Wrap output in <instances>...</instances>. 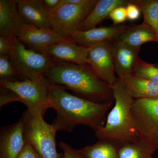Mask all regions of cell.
I'll return each mask as SVG.
<instances>
[{
	"label": "cell",
	"mask_w": 158,
	"mask_h": 158,
	"mask_svg": "<svg viewBox=\"0 0 158 158\" xmlns=\"http://www.w3.org/2000/svg\"><path fill=\"white\" fill-rule=\"evenodd\" d=\"M63 86L50 82L48 95L51 108L56 117L52 124L57 131L71 132L76 127L85 125L94 131L103 126L105 114L113 101L98 103L69 93Z\"/></svg>",
	"instance_id": "obj_1"
},
{
	"label": "cell",
	"mask_w": 158,
	"mask_h": 158,
	"mask_svg": "<svg viewBox=\"0 0 158 158\" xmlns=\"http://www.w3.org/2000/svg\"><path fill=\"white\" fill-rule=\"evenodd\" d=\"M50 82L63 86L77 96L98 103L113 101V90L99 78L88 65L54 62L46 73Z\"/></svg>",
	"instance_id": "obj_2"
},
{
	"label": "cell",
	"mask_w": 158,
	"mask_h": 158,
	"mask_svg": "<svg viewBox=\"0 0 158 158\" xmlns=\"http://www.w3.org/2000/svg\"><path fill=\"white\" fill-rule=\"evenodd\" d=\"M111 88L115 105L108 116L106 125L95 132L99 140L113 142L119 146L141 142L133 124L131 108L134 99L127 93L121 79L117 78Z\"/></svg>",
	"instance_id": "obj_3"
},
{
	"label": "cell",
	"mask_w": 158,
	"mask_h": 158,
	"mask_svg": "<svg viewBox=\"0 0 158 158\" xmlns=\"http://www.w3.org/2000/svg\"><path fill=\"white\" fill-rule=\"evenodd\" d=\"M49 83L45 77L15 82L0 81V107L11 102H20L31 113L44 115L51 108Z\"/></svg>",
	"instance_id": "obj_4"
},
{
	"label": "cell",
	"mask_w": 158,
	"mask_h": 158,
	"mask_svg": "<svg viewBox=\"0 0 158 158\" xmlns=\"http://www.w3.org/2000/svg\"><path fill=\"white\" fill-rule=\"evenodd\" d=\"M42 114L32 113L27 109L20 119L26 140L42 158H63V153L56 149L58 131L52 124L47 123Z\"/></svg>",
	"instance_id": "obj_5"
},
{
	"label": "cell",
	"mask_w": 158,
	"mask_h": 158,
	"mask_svg": "<svg viewBox=\"0 0 158 158\" xmlns=\"http://www.w3.org/2000/svg\"><path fill=\"white\" fill-rule=\"evenodd\" d=\"M131 113L136 135L154 153L158 149V98L134 99Z\"/></svg>",
	"instance_id": "obj_6"
},
{
	"label": "cell",
	"mask_w": 158,
	"mask_h": 158,
	"mask_svg": "<svg viewBox=\"0 0 158 158\" xmlns=\"http://www.w3.org/2000/svg\"><path fill=\"white\" fill-rule=\"evenodd\" d=\"M11 44L10 59L24 80H36L45 77L54 62L47 55L27 48L16 36L9 38Z\"/></svg>",
	"instance_id": "obj_7"
},
{
	"label": "cell",
	"mask_w": 158,
	"mask_h": 158,
	"mask_svg": "<svg viewBox=\"0 0 158 158\" xmlns=\"http://www.w3.org/2000/svg\"><path fill=\"white\" fill-rule=\"evenodd\" d=\"M97 2L98 0H86L77 5L63 3L49 11L51 29L63 38H69L77 31Z\"/></svg>",
	"instance_id": "obj_8"
},
{
	"label": "cell",
	"mask_w": 158,
	"mask_h": 158,
	"mask_svg": "<svg viewBox=\"0 0 158 158\" xmlns=\"http://www.w3.org/2000/svg\"><path fill=\"white\" fill-rule=\"evenodd\" d=\"M111 41L99 43L88 47L87 65L99 78L111 87L117 77L112 52Z\"/></svg>",
	"instance_id": "obj_9"
},
{
	"label": "cell",
	"mask_w": 158,
	"mask_h": 158,
	"mask_svg": "<svg viewBox=\"0 0 158 158\" xmlns=\"http://www.w3.org/2000/svg\"><path fill=\"white\" fill-rule=\"evenodd\" d=\"M17 37L29 48L45 54L50 46L66 39L51 29L40 28L27 23L23 25Z\"/></svg>",
	"instance_id": "obj_10"
},
{
	"label": "cell",
	"mask_w": 158,
	"mask_h": 158,
	"mask_svg": "<svg viewBox=\"0 0 158 158\" xmlns=\"http://www.w3.org/2000/svg\"><path fill=\"white\" fill-rule=\"evenodd\" d=\"M88 48L66 38L50 46L46 51L54 62H65L87 65Z\"/></svg>",
	"instance_id": "obj_11"
},
{
	"label": "cell",
	"mask_w": 158,
	"mask_h": 158,
	"mask_svg": "<svg viewBox=\"0 0 158 158\" xmlns=\"http://www.w3.org/2000/svg\"><path fill=\"white\" fill-rule=\"evenodd\" d=\"M26 140L20 119L0 130V158H17Z\"/></svg>",
	"instance_id": "obj_12"
},
{
	"label": "cell",
	"mask_w": 158,
	"mask_h": 158,
	"mask_svg": "<svg viewBox=\"0 0 158 158\" xmlns=\"http://www.w3.org/2000/svg\"><path fill=\"white\" fill-rule=\"evenodd\" d=\"M113 55L116 73L118 77L133 74V70L139 57L141 48L128 45L121 40L111 41Z\"/></svg>",
	"instance_id": "obj_13"
},
{
	"label": "cell",
	"mask_w": 158,
	"mask_h": 158,
	"mask_svg": "<svg viewBox=\"0 0 158 158\" xmlns=\"http://www.w3.org/2000/svg\"><path fill=\"white\" fill-rule=\"evenodd\" d=\"M127 27L124 25H113L94 28L87 31H77L69 38L79 45L88 48L96 44L116 39Z\"/></svg>",
	"instance_id": "obj_14"
},
{
	"label": "cell",
	"mask_w": 158,
	"mask_h": 158,
	"mask_svg": "<svg viewBox=\"0 0 158 158\" xmlns=\"http://www.w3.org/2000/svg\"><path fill=\"white\" fill-rule=\"evenodd\" d=\"M18 0H0V36L17 37L26 23L20 14Z\"/></svg>",
	"instance_id": "obj_15"
},
{
	"label": "cell",
	"mask_w": 158,
	"mask_h": 158,
	"mask_svg": "<svg viewBox=\"0 0 158 158\" xmlns=\"http://www.w3.org/2000/svg\"><path fill=\"white\" fill-rule=\"evenodd\" d=\"M18 7L26 23L40 28L51 29L49 11L43 0H18Z\"/></svg>",
	"instance_id": "obj_16"
},
{
	"label": "cell",
	"mask_w": 158,
	"mask_h": 158,
	"mask_svg": "<svg viewBox=\"0 0 158 158\" xmlns=\"http://www.w3.org/2000/svg\"><path fill=\"white\" fill-rule=\"evenodd\" d=\"M120 79L127 93L135 99L158 98V83L134 75L126 76Z\"/></svg>",
	"instance_id": "obj_17"
},
{
	"label": "cell",
	"mask_w": 158,
	"mask_h": 158,
	"mask_svg": "<svg viewBox=\"0 0 158 158\" xmlns=\"http://www.w3.org/2000/svg\"><path fill=\"white\" fill-rule=\"evenodd\" d=\"M129 2L126 0L98 1L88 17L79 26L77 31H87L96 27L97 25L109 16L113 9L120 6H127Z\"/></svg>",
	"instance_id": "obj_18"
},
{
	"label": "cell",
	"mask_w": 158,
	"mask_h": 158,
	"mask_svg": "<svg viewBox=\"0 0 158 158\" xmlns=\"http://www.w3.org/2000/svg\"><path fill=\"white\" fill-rule=\"evenodd\" d=\"M116 39L137 48H141L142 44L147 42H158L156 32L144 22L141 24L127 26L124 32Z\"/></svg>",
	"instance_id": "obj_19"
},
{
	"label": "cell",
	"mask_w": 158,
	"mask_h": 158,
	"mask_svg": "<svg viewBox=\"0 0 158 158\" xmlns=\"http://www.w3.org/2000/svg\"><path fill=\"white\" fill-rule=\"evenodd\" d=\"M119 147L113 142L98 140L94 144L79 150L85 158H119Z\"/></svg>",
	"instance_id": "obj_20"
},
{
	"label": "cell",
	"mask_w": 158,
	"mask_h": 158,
	"mask_svg": "<svg viewBox=\"0 0 158 158\" xmlns=\"http://www.w3.org/2000/svg\"><path fill=\"white\" fill-rule=\"evenodd\" d=\"M139 7L142 12L144 22L153 29L158 31V0L131 1Z\"/></svg>",
	"instance_id": "obj_21"
},
{
	"label": "cell",
	"mask_w": 158,
	"mask_h": 158,
	"mask_svg": "<svg viewBox=\"0 0 158 158\" xmlns=\"http://www.w3.org/2000/svg\"><path fill=\"white\" fill-rule=\"evenodd\" d=\"M154 153L141 142L123 144L118 149L119 158H152Z\"/></svg>",
	"instance_id": "obj_22"
},
{
	"label": "cell",
	"mask_w": 158,
	"mask_h": 158,
	"mask_svg": "<svg viewBox=\"0 0 158 158\" xmlns=\"http://www.w3.org/2000/svg\"><path fill=\"white\" fill-rule=\"evenodd\" d=\"M11 62L10 56H0V81H24Z\"/></svg>",
	"instance_id": "obj_23"
},
{
	"label": "cell",
	"mask_w": 158,
	"mask_h": 158,
	"mask_svg": "<svg viewBox=\"0 0 158 158\" xmlns=\"http://www.w3.org/2000/svg\"><path fill=\"white\" fill-rule=\"evenodd\" d=\"M133 75L158 84V67L154 64L144 62L140 58L134 67Z\"/></svg>",
	"instance_id": "obj_24"
},
{
	"label": "cell",
	"mask_w": 158,
	"mask_h": 158,
	"mask_svg": "<svg viewBox=\"0 0 158 158\" xmlns=\"http://www.w3.org/2000/svg\"><path fill=\"white\" fill-rule=\"evenodd\" d=\"M109 16L113 20L114 25H118L124 23L127 19L125 6H120L113 9Z\"/></svg>",
	"instance_id": "obj_25"
},
{
	"label": "cell",
	"mask_w": 158,
	"mask_h": 158,
	"mask_svg": "<svg viewBox=\"0 0 158 158\" xmlns=\"http://www.w3.org/2000/svg\"><path fill=\"white\" fill-rule=\"evenodd\" d=\"M59 147L63 151V158H85L80 150L75 149L64 141L59 142Z\"/></svg>",
	"instance_id": "obj_26"
},
{
	"label": "cell",
	"mask_w": 158,
	"mask_h": 158,
	"mask_svg": "<svg viewBox=\"0 0 158 158\" xmlns=\"http://www.w3.org/2000/svg\"><path fill=\"white\" fill-rule=\"evenodd\" d=\"M126 8L127 19L134 21L138 19L140 17L141 11L137 5L130 1L129 3L127 5Z\"/></svg>",
	"instance_id": "obj_27"
},
{
	"label": "cell",
	"mask_w": 158,
	"mask_h": 158,
	"mask_svg": "<svg viewBox=\"0 0 158 158\" xmlns=\"http://www.w3.org/2000/svg\"><path fill=\"white\" fill-rule=\"evenodd\" d=\"M17 158H42L31 144L27 141Z\"/></svg>",
	"instance_id": "obj_28"
},
{
	"label": "cell",
	"mask_w": 158,
	"mask_h": 158,
	"mask_svg": "<svg viewBox=\"0 0 158 158\" xmlns=\"http://www.w3.org/2000/svg\"><path fill=\"white\" fill-rule=\"evenodd\" d=\"M11 44L8 37L0 36V56H10Z\"/></svg>",
	"instance_id": "obj_29"
},
{
	"label": "cell",
	"mask_w": 158,
	"mask_h": 158,
	"mask_svg": "<svg viewBox=\"0 0 158 158\" xmlns=\"http://www.w3.org/2000/svg\"><path fill=\"white\" fill-rule=\"evenodd\" d=\"M44 6L48 11L56 9L64 3V0H43Z\"/></svg>",
	"instance_id": "obj_30"
},
{
	"label": "cell",
	"mask_w": 158,
	"mask_h": 158,
	"mask_svg": "<svg viewBox=\"0 0 158 158\" xmlns=\"http://www.w3.org/2000/svg\"><path fill=\"white\" fill-rule=\"evenodd\" d=\"M86 0H64V4L77 5L84 2Z\"/></svg>",
	"instance_id": "obj_31"
},
{
	"label": "cell",
	"mask_w": 158,
	"mask_h": 158,
	"mask_svg": "<svg viewBox=\"0 0 158 158\" xmlns=\"http://www.w3.org/2000/svg\"><path fill=\"white\" fill-rule=\"evenodd\" d=\"M157 34H158V32H157Z\"/></svg>",
	"instance_id": "obj_32"
},
{
	"label": "cell",
	"mask_w": 158,
	"mask_h": 158,
	"mask_svg": "<svg viewBox=\"0 0 158 158\" xmlns=\"http://www.w3.org/2000/svg\"></svg>",
	"instance_id": "obj_33"
}]
</instances>
